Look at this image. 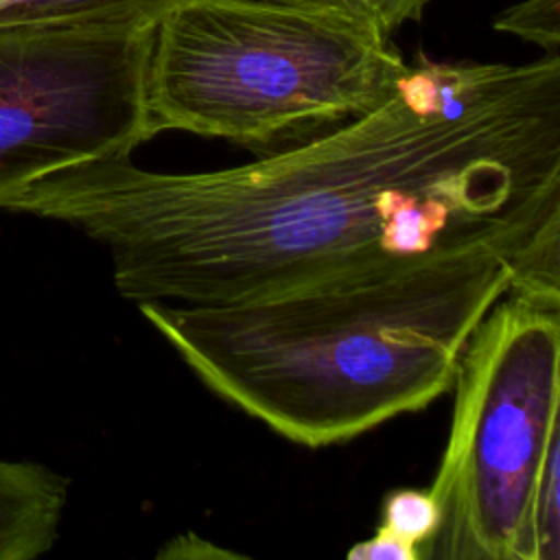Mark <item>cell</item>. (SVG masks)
Masks as SVG:
<instances>
[{"label":"cell","instance_id":"6da1fadb","mask_svg":"<svg viewBox=\"0 0 560 560\" xmlns=\"http://www.w3.org/2000/svg\"><path fill=\"white\" fill-rule=\"evenodd\" d=\"M103 245L136 304H230L560 217V55L407 63L315 140L206 173L79 162L0 199Z\"/></svg>","mask_w":560,"mask_h":560},{"label":"cell","instance_id":"7a4b0ae2","mask_svg":"<svg viewBox=\"0 0 560 560\" xmlns=\"http://www.w3.org/2000/svg\"><path fill=\"white\" fill-rule=\"evenodd\" d=\"M547 223L256 300L138 308L217 396L291 442L328 446L453 387L470 332Z\"/></svg>","mask_w":560,"mask_h":560},{"label":"cell","instance_id":"3957f363","mask_svg":"<svg viewBox=\"0 0 560 560\" xmlns=\"http://www.w3.org/2000/svg\"><path fill=\"white\" fill-rule=\"evenodd\" d=\"M407 61L359 22L273 0H182L155 24L153 136L256 147L385 103Z\"/></svg>","mask_w":560,"mask_h":560},{"label":"cell","instance_id":"277c9868","mask_svg":"<svg viewBox=\"0 0 560 560\" xmlns=\"http://www.w3.org/2000/svg\"><path fill=\"white\" fill-rule=\"evenodd\" d=\"M446 448L429 488V560H536V492L560 453V306L505 293L455 365Z\"/></svg>","mask_w":560,"mask_h":560},{"label":"cell","instance_id":"5b68a950","mask_svg":"<svg viewBox=\"0 0 560 560\" xmlns=\"http://www.w3.org/2000/svg\"><path fill=\"white\" fill-rule=\"evenodd\" d=\"M155 26L0 20V199L52 171L131 155L153 138Z\"/></svg>","mask_w":560,"mask_h":560},{"label":"cell","instance_id":"8992f818","mask_svg":"<svg viewBox=\"0 0 560 560\" xmlns=\"http://www.w3.org/2000/svg\"><path fill=\"white\" fill-rule=\"evenodd\" d=\"M70 479L24 459L0 457V560H33L59 538Z\"/></svg>","mask_w":560,"mask_h":560},{"label":"cell","instance_id":"52a82bcc","mask_svg":"<svg viewBox=\"0 0 560 560\" xmlns=\"http://www.w3.org/2000/svg\"><path fill=\"white\" fill-rule=\"evenodd\" d=\"M182 0H24L0 20L68 18L120 26H155Z\"/></svg>","mask_w":560,"mask_h":560},{"label":"cell","instance_id":"ba28073f","mask_svg":"<svg viewBox=\"0 0 560 560\" xmlns=\"http://www.w3.org/2000/svg\"><path fill=\"white\" fill-rule=\"evenodd\" d=\"M339 15L392 37L402 24L420 20L433 0H273Z\"/></svg>","mask_w":560,"mask_h":560},{"label":"cell","instance_id":"9c48e42d","mask_svg":"<svg viewBox=\"0 0 560 560\" xmlns=\"http://www.w3.org/2000/svg\"><path fill=\"white\" fill-rule=\"evenodd\" d=\"M440 523V510L431 490L400 488L385 497L383 503V527L405 538L407 542L420 545L431 538Z\"/></svg>","mask_w":560,"mask_h":560},{"label":"cell","instance_id":"30bf717a","mask_svg":"<svg viewBox=\"0 0 560 560\" xmlns=\"http://www.w3.org/2000/svg\"><path fill=\"white\" fill-rule=\"evenodd\" d=\"M494 28L560 55V0H523L499 13Z\"/></svg>","mask_w":560,"mask_h":560},{"label":"cell","instance_id":"8fae6325","mask_svg":"<svg viewBox=\"0 0 560 560\" xmlns=\"http://www.w3.org/2000/svg\"><path fill=\"white\" fill-rule=\"evenodd\" d=\"M350 560H420L416 545L385 529L383 525L368 540L357 542L346 553Z\"/></svg>","mask_w":560,"mask_h":560},{"label":"cell","instance_id":"7c38bea8","mask_svg":"<svg viewBox=\"0 0 560 560\" xmlns=\"http://www.w3.org/2000/svg\"><path fill=\"white\" fill-rule=\"evenodd\" d=\"M208 556H238L232 551H225L221 547H214L212 542H208L206 538L188 532L175 540H171L160 553L158 558H208Z\"/></svg>","mask_w":560,"mask_h":560},{"label":"cell","instance_id":"4fadbf2b","mask_svg":"<svg viewBox=\"0 0 560 560\" xmlns=\"http://www.w3.org/2000/svg\"><path fill=\"white\" fill-rule=\"evenodd\" d=\"M20 2H24V0H0V15H2L4 11H9V9H13V7L20 4Z\"/></svg>","mask_w":560,"mask_h":560}]
</instances>
